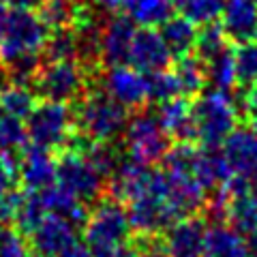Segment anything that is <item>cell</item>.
<instances>
[{
    "label": "cell",
    "instance_id": "obj_36",
    "mask_svg": "<svg viewBox=\"0 0 257 257\" xmlns=\"http://www.w3.org/2000/svg\"><path fill=\"white\" fill-rule=\"evenodd\" d=\"M30 246L15 225L0 223V257H28Z\"/></svg>",
    "mask_w": 257,
    "mask_h": 257
},
{
    "label": "cell",
    "instance_id": "obj_32",
    "mask_svg": "<svg viewBox=\"0 0 257 257\" xmlns=\"http://www.w3.org/2000/svg\"><path fill=\"white\" fill-rule=\"evenodd\" d=\"M174 7L180 11V15L195 22L197 26L199 24L204 26L221 18L225 0H174Z\"/></svg>",
    "mask_w": 257,
    "mask_h": 257
},
{
    "label": "cell",
    "instance_id": "obj_2",
    "mask_svg": "<svg viewBox=\"0 0 257 257\" xmlns=\"http://www.w3.org/2000/svg\"><path fill=\"white\" fill-rule=\"evenodd\" d=\"M128 223L135 236H155L182 219L180 212L170 202V191H167V174L163 167H150L148 178L144 189L135 197L126 202Z\"/></svg>",
    "mask_w": 257,
    "mask_h": 257
},
{
    "label": "cell",
    "instance_id": "obj_11",
    "mask_svg": "<svg viewBox=\"0 0 257 257\" xmlns=\"http://www.w3.org/2000/svg\"><path fill=\"white\" fill-rule=\"evenodd\" d=\"M56 170H58V157H54V150L32 144L22 150L18 161V182L28 193H41L56 184Z\"/></svg>",
    "mask_w": 257,
    "mask_h": 257
},
{
    "label": "cell",
    "instance_id": "obj_22",
    "mask_svg": "<svg viewBox=\"0 0 257 257\" xmlns=\"http://www.w3.org/2000/svg\"><path fill=\"white\" fill-rule=\"evenodd\" d=\"M197 24L191 22L189 18L184 15H172L167 22L161 24V37L163 41L170 47L172 56H184V54H191L193 47H195L197 41Z\"/></svg>",
    "mask_w": 257,
    "mask_h": 257
},
{
    "label": "cell",
    "instance_id": "obj_49",
    "mask_svg": "<svg viewBox=\"0 0 257 257\" xmlns=\"http://www.w3.org/2000/svg\"><path fill=\"white\" fill-rule=\"evenodd\" d=\"M75 3H79V5H86V0H75Z\"/></svg>",
    "mask_w": 257,
    "mask_h": 257
},
{
    "label": "cell",
    "instance_id": "obj_47",
    "mask_svg": "<svg viewBox=\"0 0 257 257\" xmlns=\"http://www.w3.org/2000/svg\"><path fill=\"white\" fill-rule=\"evenodd\" d=\"M248 195H253L257 199V178L248 180Z\"/></svg>",
    "mask_w": 257,
    "mask_h": 257
},
{
    "label": "cell",
    "instance_id": "obj_7",
    "mask_svg": "<svg viewBox=\"0 0 257 257\" xmlns=\"http://www.w3.org/2000/svg\"><path fill=\"white\" fill-rule=\"evenodd\" d=\"M30 88L41 101L73 103L86 92L88 73L77 60L43 62Z\"/></svg>",
    "mask_w": 257,
    "mask_h": 257
},
{
    "label": "cell",
    "instance_id": "obj_20",
    "mask_svg": "<svg viewBox=\"0 0 257 257\" xmlns=\"http://www.w3.org/2000/svg\"><path fill=\"white\" fill-rule=\"evenodd\" d=\"M202 257H251V255H248L246 248V238L223 223L208 227Z\"/></svg>",
    "mask_w": 257,
    "mask_h": 257
},
{
    "label": "cell",
    "instance_id": "obj_1",
    "mask_svg": "<svg viewBox=\"0 0 257 257\" xmlns=\"http://www.w3.org/2000/svg\"><path fill=\"white\" fill-rule=\"evenodd\" d=\"M128 111L101 86L88 79V88L73 107L75 133L92 142H118L124 135L128 122Z\"/></svg>",
    "mask_w": 257,
    "mask_h": 257
},
{
    "label": "cell",
    "instance_id": "obj_43",
    "mask_svg": "<svg viewBox=\"0 0 257 257\" xmlns=\"http://www.w3.org/2000/svg\"><path fill=\"white\" fill-rule=\"evenodd\" d=\"M56 257H90V251H88V246L86 244H75V246H71V248H67L64 253H60V255H56Z\"/></svg>",
    "mask_w": 257,
    "mask_h": 257
},
{
    "label": "cell",
    "instance_id": "obj_41",
    "mask_svg": "<svg viewBox=\"0 0 257 257\" xmlns=\"http://www.w3.org/2000/svg\"><path fill=\"white\" fill-rule=\"evenodd\" d=\"M94 3V7L99 11H103V13H118L120 9L124 7V0H92Z\"/></svg>",
    "mask_w": 257,
    "mask_h": 257
},
{
    "label": "cell",
    "instance_id": "obj_45",
    "mask_svg": "<svg viewBox=\"0 0 257 257\" xmlns=\"http://www.w3.org/2000/svg\"><path fill=\"white\" fill-rule=\"evenodd\" d=\"M7 15H9V11H7V7L0 3V39H3V32H5V24H7Z\"/></svg>",
    "mask_w": 257,
    "mask_h": 257
},
{
    "label": "cell",
    "instance_id": "obj_28",
    "mask_svg": "<svg viewBox=\"0 0 257 257\" xmlns=\"http://www.w3.org/2000/svg\"><path fill=\"white\" fill-rule=\"evenodd\" d=\"M39 103L35 90L30 86H20V84H9L0 90V107L3 114L26 120L28 114Z\"/></svg>",
    "mask_w": 257,
    "mask_h": 257
},
{
    "label": "cell",
    "instance_id": "obj_27",
    "mask_svg": "<svg viewBox=\"0 0 257 257\" xmlns=\"http://www.w3.org/2000/svg\"><path fill=\"white\" fill-rule=\"evenodd\" d=\"M225 225H229L231 229H236L242 236H248L251 231L257 229V199L248 195V191L242 195L231 197Z\"/></svg>",
    "mask_w": 257,
    "mask_h": 257
},
{
    "label": "cell",
    "instance_id": "obj_46",
    "mask_svg": "<svg viewBox=\"0 0 257 257\" xmlns=\"http://www.w3.org/2000/svg\"><path fill=\"white\" fill-rule=\"evenodd\" d=\"M103 257H133V251H131V242H128L126 248H122V251H118L114 255H103Z\"/></svg>",
    "mask_w": 257,
    "mask_h": 257
},
{
    "label": "cell",
    "instance_id": "obj_12",
    "mask_svg": "<svg viewBox=\"0 0 257 257\" xmlns=\"http://www.w3.org/2000/svg\"><path fill=\"white\" fill-rule=\"evenodd\" d=\"M30 251L41 257H56L77 244V225L58 214H47L30 231Z\"/></svg>",
    "mask_w": 257,
    "mask_h": 257
},
{
    "label": "cell",
    "instance_id": "obj_14",
    "mask_svg": "<svg viewBox=\"0 0 257 257\" xmlns=\"http://www.w3.org/2000/svg\"><path fill=\"white\" fill-rule=\"evenodd\" d=\"M221 150L234 176L244 180L257 178V131L253 126H236L223 142Z\"/></svg>",
    "mask_w": 257,
    "mask_h": 257
},
{
    "label": "cell",
    "instance_id": "obj_35",
    "mask_svg": "<svg viewBox=\"0 0 257 257\" xmlns=\"http://www.w3.org/2000/svg\"><path fill=\"white\" fill-rule=\"evenodd\" d=\"M45 216H47V210H45L41 193H24L20 212H18V216H15L13 225L22 231V234L28 236L30 231L45 219Z\"/></svg>",
    "mask_w": 257,
    "mask_h": 257
},
{
    "label": "cell",
    "instance_id": "obj_18",
    "mask_svg": "<svg viewBox=\"0 0 257 257\" xmlns=\"http://www.w3.org/2000/svg\"><path fill=\"white\" fill-rule=\"evenodd\" d=\"M159 122L163 124L167 135L174 142H197L195 122H193V109L189 96H174V99L157 105Z\"/></svg>",
    "mask_w": 257,
    "mask_h": 257
},
{
    "label": "cell",
    "instance_id": "obj_21",
    "mask_svg": "<svg viewBox=\"0 0 257 257\" xmlns=\"http://www.w3.org/2000/svg\"><path fill=\"white\" fill-rule=\"evenodd\" d=\"M43 204L47 214H58L62 219L71 221L77 227H82L88 219V206L79 202L75 195H71L67 189H62L60 184H52L45 191H41Z\"/></svg>",
    "mask_w": 257,
    "mask_h": 257
},
{
    "label": "cell",
    "instance_id": "obj_8",
    "mask_svg": "<svg viewBox=\"0 0 257 257\" xmlns=\"http://www.w3.org/2000/svg\"><path fill=\"white\" fill-rule=\"evenodd\" d=\"M50 32L52 30L32 9L9 11L3 39H0V60L5 64L13 58H20V56L41 54Z\"/></svg>",
    "mask_w": 257,
    "mask_h": 257
},
{
    "label": "cell",
    "instance_id": "obj_9",
    "mask_svg": "<svg viewBox=\"0 0 257 257\" xmlns=\"http://www.w3.org/2000/svg\"><path fill=\"white\" fill-rule=\"evenodd\" d=\"M56 184L67 189L79 202L90 206L99 202L105 193V178L92 167L79 150L64 148L58 157V170H56Z\"/></svg>",
    "mask_w": 257,
    "mask_h": 257
},
{
    "label": "cell",
    "instance_id": "obj_13",
    "mask_svg": "<svg viewBox=\"0 0 257 257\" xmlns=\"http://www.w3.org/2000/svg\"><path fill=\"white\" fill-rule=\"evenodd\" d=\"M138 28L124 13H111L101 26V64H128V52Z\"/></svg>",
    "mask_w": 257,
    "mask_h": 257
},
{
    "label": "cell",
    "instance_id": "obj_31",
    "mask_svg": "<svg viewBox=\"0 0 257 257\" xmlns=\"http://www.w3.org/2000/svg\"><path fill=\"white\" fill-rule=\"evenodd\" d=\"M28 131L22 118H0V155H18L28 146Z\"/></svg>",
    "mask_w": 257,
    "mask_h": 257
},
{
    "label": "cell",
    "instance_id": "obj_34",
    "mask_svg": "<svg viewBox=\"0 0 257 257\" xmlns=\"http://www.w3.org/2000/svg\"><path fill=\"white\" fill-rule=\"evenodd\" d=\"M75 32L73 28L64 30H52L47 37V43L41 52L43 62H56V60H75Z\"/></svg>",
    "mask_w": 257,
    "mask_h": 257
},
{
    "label": "cell",
    "instance_id": "obj_52",
    "mask_svg": "<svg viewBox=\"0 0 257 257\" xmlns=\"http://www.w3.org/2000/svg\"><path fill=\"white\" fill-rule=\"evenodd\" d=\"M255 39H257V30H255Z\"/></svg>",
    "mask_w": 257,
    "mask_h": 257
},
{
    "label": "cell",
    "instance_id": "obj_15",
    "mask_svg": "<svg viewBox=\"0 0 257 257\" xmlns=\"http://www.w3.org/2000/svg\"><path fill=\"white\" fill-rule=\"evenodd\" d=\"M174 56L163 41L157 28H140L133 37L128 64L142 73H155L161 69H170Z\"/></svg>",
    "mask_w": 257,
    "mask_h": 257
},
{
    "label": "cell",
    "instance_id": "obj_23",
    "mask_svg": "<svg viewBox=\"0 0 257 257\" xmlns=\"http://www.w3.org/2000/svg\"><path fill=\"white\" fill-rule=\"evenodd\" d=\"M172 71H174L176 79H178L182 96L195 99L197 94L204 92V86L208 84V79H206V64H204L202 58H197L193 52L184 54V56H178V60H176Z\"/></svg>",
    "mask_w": 257,
    "mask_h": 257
},
{
    "label": "cell",
    "instance_id": "obj_3",
    "mask_svg": "<svg viewBox=\"0 0 257 257\" xmlns=\"http://www.w3.org/2000/svg\"><path fill=\"white\" fill-rule=\"evenodd\" d=\"M131 223L126 208L111 197L94 202L92 210H88V219L82 225L84 244L94 257L114 255L131 242Z\"/></svg>",
    "mask_w": 257,
    "mask_h": 257
},
{
    "label": "cell",
    "instance_id": "obj_24",
    "mask_svg": "<svg viewBox=\"0 0 257 257\" xmlns=\"http://www.w3.org/2000/svg\"><path fill=\"white\" fill-rule=\"evenodd\" d=\"M122 9L138 26L159 28L174 15V0H124Z\"/></svg>",
    "mask_w": 257,
    "mask_h": 257
},
{
    "label": "cell",
    "instance_id": "obj_19",
    "mask_svg": "<svg viewBox=\"0 0 257 257\" xmlns=\"http://www.w3.org/2000/svg\"><path fill=\"white\" fill-rule=\"evenodd\" d=\"M193 176L204 187L206 193H210L223 187V184H227V180L234 174H231L227 161L223 157L221 146H199Z\"/></svg>",
    "mask_w": 257,
    "mask_h": 257
},
{
    "label": "cell",
    "instance_id": "obj_44",
    "mask_svg": "<svg viewBox=\"0 0 257 257\" xmlns=\"http://www.w3.org/2000/svg\"><path fill=\"white\" fill-rule=\"evenodd\" d=\"M246 248H248V255L257 257V229L246 236Z\"/></svg>",
    "mask_w": 257,
    "mask_h": 257
},
{
    "label": "cell",
    "instance_id": "obj_10",
    "mask_svg": "<svg viewBox=\"0 0 257 257\" xmlns=\"http://www.w3.org/2000/svg\"><path fill=\"white\" fill-rule=\"evenodd\" d=\"M88 79L94 82L96 86H101L111 99H116L128 111H135L148 105L146 75L142 71L133 69L131 64L105 67V71H96L94 75H88Z\"/></svg>",
    "mask_w": 257,
    "mask_h": 257
},
{
    "label": "cell",
    "instance_id": "obj_40",
    "mask_svg": "<svg viewBox=\"0 0 257 257\" xmlns=\"http://www.w3.org/2000/svg\"><path fill=\"white\" fill-rule=\"evenodd\" d=\"M242 107L251 124H257V84L248 88L246 94L242 96Z\"/></svg>",
    "mask_w": 257,
    "mask_h": 257
},
{
    "label": "cell",
    "instance_id": "obj_17",
    "mask_svg": "<svg viewBox=\"0 0 257 257\" xmlns=\"http://www.w3.org/2000/svg\"><path fill=\"white\" fill-rule=\"evenodd\" d=\"M221 28L229 43L240 45L253 41L257 30V0H225Z\"/></svg>",
    "mask_w": 257,
    "mask_h": 257
},
{
    "label": "cell",
    "instance_id": "obj_25",
    "mask_svg": "<svg viewBox=\"0 0 257 257\" xmlns=\"http://www.w3.org/2000/svg\"><path fill=\"white\" fill-rule=\"evenodd\" d=\"M84 7L86 5H79L75 0H41L37 9L39 18L50 30H64L75 26Z\"/></svg>",
    "mask_w": 257,
    "mask_h": 257
},
{
    "label": "cell",
    "instance_id": "obj_51",
    "mask_svg": "<svg viewBox=\"0 0 257 257\" xmlns=\"http://www.w3.org/2000/svg\"><path fill=\"white\" fill-rule=\"evenodd\" d=\"M0 118H3V107H0Z\"/></svg>",
    "mask_w": 257,
    "mask_h": 257
},
{
    "label": "cell",
    "instance_id": "obj_42",
    "mask_svg": "<svg viewBox=\"0 0 257 257\" xmlns=\"http://www.w3.org/2000/svg\"><path fill=\"white\" fill-rule=\"evenodd\" d=\"M5 7H13V9H37L41 0H0Z\"/></svg>",
    "mask_w": 257,
    "mask_h": 257
},
{
    "label": "cell",
    "instance_id": "obj_50",
    "mask_svg": "<svg viewBox=\"0 0 257 257\" xmlns=\"http://www.w3.org/2000/svg\"><path fill=\"white\" fill-rule=\"evenodd\" d=\"M0 90H3V79H0Z\"/></svg>",
    "mask_w": 257,
    "mask_h": 257
},
{
    "label": "cell",
    "instance_id": "obj_37",
    "mask_svg": "<svg viewBox=\"0 0 257 257\" xmlns=\"http://www.w3.org/2000/svg\"><path fill=\"white\" fill-rule=\"evenodd\" d=\"M133 257H170L163 236H135L131 242Z\"/></svg>",
    "mask_w": 257,
    "mask_h": 257
},
{
    "label": "cell",
    "instance_id": "obj_4",
    "mask_svg": "<svg viewBox=\"0 0 257 257\" xmlns=\"http://www.w3.org/2000/svg\"><path fill=\"white\" fill-rule=\"evenodd\" d=\"M197 142L202 146H223L227 135L238 126L240 109L236 96L223 90H208L191 101Z\"/></svg>",
    "mask_w": 257,
    "mask_h": 257
},
{
    "label": "cell",
    "instance_id": "obj_33",
    "mask_svg": "<svg viewBox=\"0 0 257 257\" xmlns=\"http://www.w3.org/2000/svg\"><path fill=\"white\" fill-rule=\"evenodd\" d=\"M234 62H236V82L248 90L257 84V41H246L236 45L234 50Z\"/></svg>",
    "mask_w": 257,
    "mask_h": 257
},
{
    "label": "cell",
    "instance_id": "obj_16",
    "mask_svg": "<svg viewBox=\"0 0 257 257\" xmlns=\"http://www.w3.org/2000/svg\"><path fill=\"white\" fill-rule=\"evenodd\" d=\"M208 225L202 214L182 216L163 231L170 257H202Z\"/></svg>",
    "mask_w": 257,
    "mask_h": 257
},
{
    "label": "cell",
    "instance_id": "obj_30",
    "mask_svg": "<svg viewBox=\"0 0 257 257\" xmlns=\"http://www.w3.org/2000/svg\"><path fill=\"white\" fill-rule=\"evenodd\" d=\"M146 75V94H148V103H165L174 99V96H180V86L178 79H176L172 69H161L155 73H144Z\"/></svg>",
    "mask_w": 257,
    "mask_h": 257
},
{
    "label": "cell",
    "instance_id": "obj_26",
    "mask_svg": "<svg viewBox=\"0 0 257 257\" xmlns=\"http://www.w3.org/2000/svg\"><path fill=\"white\" fill-rule=\"evenodd\" d=\"M206 79L214 90L231 92L238 86L236 82V62H234V50L227 47L214 58L206 60Z\"/></svg>",
    "mask_w": 257,
    "mask_h": 257
},
{
    "label": "cell",
    "instance_id": "obj_48",
    "mask_svg": "<svg viewBox=\"0 0 257 257\" xmlns=\"http://www.w3.org/2000/svg\"><path fill=\"white\" fill-rule=\"evenodd\" d=\"M0 75H5V71H3V60H0Z\"/></svg>",
    "mask_w": 257,
    "mask_h": 257
},
{
    "label": "cell",
    "instance_id": "obj_29",
    "mask_svg": "<svg viewBox=\"0 0 257 257\" xmlns=\"http://www.w3.org/2000/svg\"><path fill=\"white\" fill-rule=\"evenodd\" d=\"M227 47H229V39L225 37L221 24L212 22V24H204L197 30V41L195 47H193V54L206 62L214 58L216 54H221L223 50H227Z\"/></svg>",
    "mask_w": 257,
    "mask_h": 257
},
{
    "label": "cell",
    "instance_id": "obj_39",
    "mask_svg": "<svg viewBox=\"0 0 257 257\" xmlns=\"http://www.w3.org/2000/svg\"><path fill=\"white\" fill-rule=\"evenodd\" d=\"M18 155H0V195L18 182Z\"/></svg>",
    "mask_w": 257,
    "mask_h": 257
},
{
    "label": "cell",
    "instance_id": "obj_5",
    "mask_svg": "<svg viewBox=\"0 0 257 257\" xmlns=\"http://www.w3.org/2000/svg\"><path fill=\"white\" fill-rule=\"evenodd\" d=\"M172 144L174 140L159 122V116L152 107L146 105L142 109H135L128 116L122 135V152L128 159L152 167L163 161Z\"/></svg>",
    "mask_w": 257,
    "mask_h": 257
},
{
    "label": "cell",
    "instance_id": "obj_6",
    "mask_svg": "<svg viewBox=\"0 0 257 257\" xmlns=\"http://www.w3.org/2000/svg\"><path fill=\"white\" fill-rule=\"evenodd\" d=\"M26 131H28V140L35 146H41L54 152L64 150L75 133L73 109L69 107V103L39 99L35 109L26 118Z\"/></svg>",
    "mask_w": 257,
    "mask_h": 257
},
{
    "label": "cell",
    "instance_id": "obj_38",
    "mask_svg": "<svg viewBox=\"0 0 257 257\" xmlns=\"http://www.w3.org/2000/svg\"><path fill=\"white\" fill-rule=\"evenodd\" d=\"M22 199H24V193H20L15 187L0 195V223H5V225L15 223V216L20 212Z\"/></svg>",
    "mask_w": 257,
    "mask_h": 257
}]
</instances>
